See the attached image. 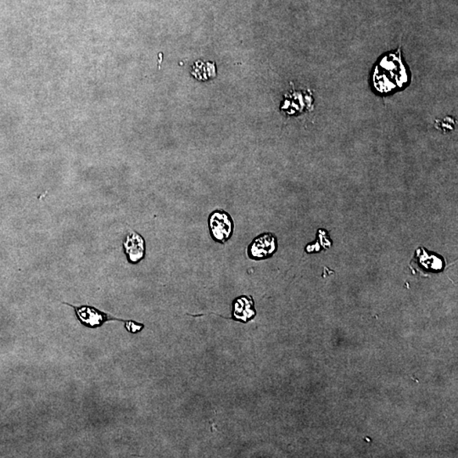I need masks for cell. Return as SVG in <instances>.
Here are the masks:
<instances>
[{
    "instance_id": "6da1fadb",
    "label": "cell",
    "mask_w": 458,
    "mask_h": 458,
    "mask_svg": "<svg viewBox=\"0 0 458 458\" xmlns=\"http://www.w3.org/2000/svg\"><path fill=\"white\" fill-rule=\"evenodd\" d=\"M407 78L401 57L392 54L385 57L375 69L374 77L375 88L381 93L389 92L405 84Z\"/></svg>"
},
{
    "instance_id": "7a4b0ae2",
    "label": "cell",
    "mask_w": 458,
    "mask_h": 458,
    "mask_svg": "<svg viewBox=\"0 0 458 458\" xmlns=\"http://www.w3.org/2000/svg\"><path fill=\"white\" fill-rule=\"evenodd\" d=\"M208 228L215 242L225 244L233 236L234 222L229 212L218 209L209 216Z\"/></svg>"
},
{
    "instance_id": "3957f363",
    "label": "cell",
    "mask_w": 458,
    "mask_h": 458,
    "mask_svg": "<svg viewBox=\"0 0 458 458\" xmlns=\"http://www.w3.org/2000/svg\"><path fill=\"white\" fill-rule=\"evenodd\" d=\"M277 250V237L272 233H264L255 237L249 244V257L254 261H262L272 257Z\"/></svg>"
},
{
    "instance_id": "277c9868",
    "label": "cell",
    "mask_w": 458,
    "mask_h": 458,
    "mask_svg": "<svg viewBox=\"0 0 458 458\" xmlns=\"http://www.w3.org/2000/svg\"><path fill=\"white\" fill-rule=\"evenodd\" d=\"M72 308L75 310L76 316H77L79 322L82 325L91 328V329L102 326L108 321L119 320L121 322H125V320L113 319V317L106 314V312H101L100 310L93 308V306H72Z\"/></svg>"
},
{
    "instance_id": "5b68a950",
    "label": "cell",
    "mask_w": 458,
    "mask_h": 458,
    "mask_svg": "<svg viewBox=\"0 0 458 458\" xmlns=\"http://www.w3.org/2000/svg\"><path fill=\"white\" fill-rule=\"evenodd\" d=\"M126 257L131 264H137L146 257V244L142 236L132 231L126 236L124 240Z\"/></svg>"
},
{
    "instance_id": "8992f818",
    "label": "cell",
    "mask_w": 458,
    "mask_h": 458,
    "mask_svg": "<svg viewBox=\"0 0 458 458\" xmlns=\"http://www.w3.org/2000/svg\"><path fill=\"white\" fill-rule=\"evenodd\" d=\"M257 315L253 298L247 295L234 299L232 303V319L237 322L247 323Z\"/></svg>"
},
{
    "instance_id": "52a82bcc",
    "label": "cell",
    "mask_w": 458,
    "mask_h": 458,
    "mask_svg": "<svg viewBox=\"0 0 458 458\" xmlns=\"http://www.w3.org/2000/svg\"><path fill=\"white\" fill-rule=\"evenodd\" d=\"M192 74L199 80H207L209 78H214L216 75L214 64H205L200 61L194 64Z\"/></svg>"
},
{
    "instance_id": "ba28073f",
    "label": "cell",
    "mask_w": 458,
    "mask_h": 458,
    "mask_svg": "<svg viewBox=\"0 0 458 458\" xmlns=\"http://www.w3.org/2000/svg\"><path fill=\"white\" fill-rule=\"evenodd\" d=\"M125 328L129 333L137 334L144 330V325L142 323H138L135 321L128 320L125 321Z\"/></svg>"
}]
</instances>
